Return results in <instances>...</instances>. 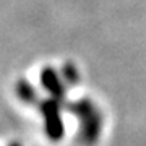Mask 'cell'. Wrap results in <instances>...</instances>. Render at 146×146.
I'll list each match as a JSON object with an SVG mask.
<instances>
[{
	"label": "cell",
	"mask_w": 146,
	"mask_h": 146,
	"mask_svg": "<svg viewBox=\"0 0 146 146\" xmlns=\"http://www.w3.org/2000/svg\"><path fill=\"white\" fill-rule=\"evenodd\" d=\"M62 80H63L62 75H58L57 70L54 67L47 65V67L42 68V72H41L42 88L49 93V96L57 98L62 102H65V93H67V89H65V81H62Z\"/></svg>",
	"instance_id": "cell-2"
},
{
	"label": "cell",
	"mask_w": 146,
	"mask_h": 146,
	"mask_svg": "<svg viewBox=\"0 0 146 146\" xmlns=\"http://www.w3.org/2000/svg\"><path fill=\"white\" fill-rule=\"evenodd\" d=\"M15 91H16V96H18L23 102H26V104L37 106V102L41 101L39 96H37V93H36V89L33 88V84L25 78H21V80L16 81Z\"/></svg>",
	"instance_id": "cell-5"
},
{
	"label": "cell",
	"mask_w": 146,
	"mask_h": 146,
	"mask_svg": "<svg viewBox=\"0 0 146 146\" xmlns=\"http://www.w3.org/2000/svg\"><path fill=\"white\" fill-rule=\"evenodd\" d=\"M101 128H102V114L99 110H94L93 114L80 120V141L94 143L99 138Z\"/></svg>",
	"instance_id": "cell-3"
},
{
	"label": "cell",
	"mask_w": 146,
	"mask_h": 146,
	"mask_svg": "<svg viewBox=\"0 0 146 146\" xmlns=\"http://www.w3.org/2000/svg\"><path fill=\"white\" fill-rule=\"evenodd\" d=\"M63 104L60 99L49 96L46 99H41L37 102V110L41 112L44 119V131L49 140L52 141H60L65 135V127H63L60 110L63 109Z\"/></svg>",
	"instance_id": "cell-1"
},
{
	"label": "cell",
	"mask_w": 146,
	"mask_h": 146,
	"mask_svg": "<svg viewBox=\"0 0 146 146\" xmlns=\"http://www.w3.org/2000/svg\"><path fill=\"white\" fill-rule=\"evenodd\" d=\"M63 109L67 110L68 114L72 115H76L80 120L84 119V117H88L89 114H93L96 109V106L91 99H80V101H75V102H65L63 104Z\"/></svg>",
	"instance_id": "cell-4"
},
{
	"label": "cell",
	"mask_w": 146,
	"mask_h": 146,
	"mask_svg": "<svg viewBox=\"0 0 146 146\" xmlns=\"http://www.w3.org/2000/svg\"><path fill=\"white\" fill-rule=\"evenodd\" d=\"M60 75H62L63 81H65L67 84H70V86H75V84H78V81H80L78 68L75 67V63H72V62H65L63 63Z\"/></svg>",
	"instance_id": "cell-6"
}]
</instances>
